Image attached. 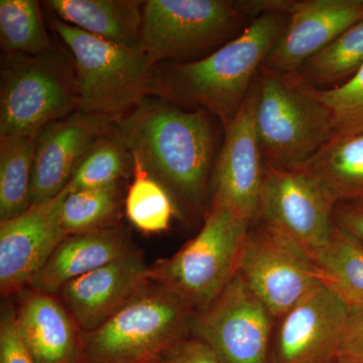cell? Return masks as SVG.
I'll return each mask as SVG.
<instances>
[{"label":"cell","mask_w":363,"mask_h":363,"mask_svg":"<svg viewBox=\"0 0 363 363\" xmlns=\"http://www.w3.org/2000/svg\"><path fill=\"white\" fill-rule=\"evenodd\" d=\"M130 157L168 191L177 207L200 211L214 154L207 111H184L166 100L145 99L114 124Z\"/></svg>","instance_id":"obj_1"},{"label":"cell","mask_w":363,"mask_h":363,"mask_svg":"<svg viewBox=\"0 0 363 363\" xmlns=\"http://www.w3.org/2000/svg\"><path fill=\"white\" fill-rule=\"evenodd\" d=\"M288 21L281 13L253 18L240 35L205 58L159 73L157 94L172 104L200 107L226 126L240 112Z\"/></svg>","instance_id":"obj_2"},{"label":"cell","mask_w":363,"mask_h":363,"mask_svg":"<svg viewBox=\"0 0 363 363\" xmlns=\"http://www.w3.org/2000/svg\"><path fill=\"white\" fill-rule=\"evenodd\" d=\"M195 310L149 281L96 330L82 333L79 363H157L191 334Z\"/></svg>","instance_id":"obj_3"},{"label":"cell","mask_w":363,"mask_h":363,"mask_svg":"<svg viewBox=\"0 0 363 363\" xmlns=\"http://www.w3.org/2000/svg\"><path fill=\"white\" fill-rule=\"evenodd\" d=\"M51 23L73 56L78 111L121 117L157 94V64L143 48L99 39L57 16Z\"/></svg>","instance_id":"obj_4"},{"label":"cell","mask_w":363,"mask_h":363,"mask_svg":"<svg viewBox=\"0 0 363 363\" xmlns=\"http://www.w3.org/2000/svg\"><path fill=\"white\" fill-rule=\"evenodd\" d=\"M255 128L266 164L284 169L303 166L333 138L330 112L297 74L262 67Z\"/></svg>","instance_id":"obj_5"},{"label":"cell","mask_w":363,"mask_h":363,"mask_svg":"<svg viewBox=\"0 0 363 363\" xmlns=\"http://www.w3.org/2000/svg\"><path fill=\"white\" fill-rule=\"evenodd\" d=\"M252 223L228 208L211 204L199 233L175 255L150 266L149 281L199 311L238 274L241 247Z\"/></svg>","instance_id":"obj_6"},{"label":"cell","mask_w":363,"mask_h":363,"mask_svg":"<svg viewBox=\"0 0 363 363\" xmlns=\"http://www.w3.org/2000/svg\"><path fill=\"white\" fill-rule=\"evenodd\" d=\"M75 75L45 54H11L0 74V138H37L48 124L77 111Z\"/></svg>","instance_id":"obj_7"},{"label":"cell","mask_w":363,"mask_h":363,"mask_svg":"<svg viewBox=\"0 0 363 363\" xmlns=\"http://www.w3.org/2000/svg\"><path fill=\"white\" fill-rule=\"evenodd\" d=\"M238 274L274 318L284 316L323 285L310 255L262 221L257 227L250 224L241 247Z\"/></svg>","instance_id":"obj_8"},{"label":"cell","mask_w":363,"mask_h":363,"mask_svg":"<svg viewBox=\"0 0 363 363\" xmlns=\"http://www.w3.org/2000/svg\"><path fill=\"white\" fill-rule=\"evenodd\" d=\"M247 16L227 0L143 2L142 48L157 63L181 59L225 40Z\"/></svg>","instance_id":"obj_9"},{"label":"cell","mask_w":363,"mask_h":363,"mask_svg":"<svg viewBox=\"0 0 363 363\" xmlns=\"http://www.w3.org/2000/svg\"><path fill=\"white\" fill-rule=\"evenodd\" d=\"M272 313L236 274L206 307L195 313L191 334L225 363H269Z\"/></svg>","instance_id":"obj_10"},{"label":"cell","mask_w":363,"mask_h":363,"mask_svg":"<svg viewBox=\"0 0 363 363\" xmlns=\"http://www.w3.org/2000/svg\"><path fill=\"white\" fill-rule=\"evenodd\" d=\"M335 205L303 169L266 164L257 219L290 238L311 259L330 241Z\"/></svg>","instance_id":"obj_11"},{"label":"cell","mask_w":363,"mask_h":363,"mask_svg":"<svg viewBox=\"0 0 363 363\" xmlns=\"http://www.w3.org/2000/svg\"><path fill=\"white\" fill-rule=\"evenodd\" d=\"M257 94V77L238 116L224 126L225 138L212 177L211 204L228 208L250 222L259 213L266 174L255 128Z\"/></svg>","instance_id":"obj_12"},{"label":"cell","mask_w":363,"mask_h":363,"mask_svg":"<svg viewBox=\"0 0 363 363\" xmlns=\"http://www.w3.org/2000/svg\"><path fill=\"white\" fill-rule=\"evenodd\" d=\"M68 189L0 222V290L4 297L26 290L66 238L61 207Z\"/></svg>","instance_id":"obj_13"},{"label":"cell","mask_w":363,"mask_h":363,"mask_svg":"<svg viewBox=\"0 0 363 363\" xmlns=\"http://www.w3.org/2000/svg\"><path fill=\"white\" fill-rule=\"evenodd\" d=\"M350 306L321 285L281 317L269 363H337Z\"/></svg>","instance_id":"obj_14"},{"label":"cell","mask_w":363,"mask_h":363,"mask_svg":"<svg viewBox=\"0 0 363 363\" xmlns=\"http://www.w3.org/2000/svg\"><path fill=\"white\" fill-rule=\"evenodd\" d=\"M119 118L77 109L45 126L35 138L32 204L60 194L90 147Z\"/></svg>","instance_id":"obj_15"},{"label":"cell","mask_w":363,"mask_h":363,"mask_svg":"<svg viewBox=\"0 0 363 363\" xmlns=\"http://www.w3.org/2000/svg\"><path fill=\"white\" fill-rule=\"evenodd\" d=\"M363 18V0H297L285 30L262 67L296 74L351 26Z\"/></svg>","instance_id":"obj_16"},{"label":"cell","mask_w":363,"mask_h":363,"mask_svg":"<svg viewBox=\"0 0 363 363\" xmlns=\"http://www.w3.org/2000/svg\"><path fill=\"white\" fill-rule=\"evenodd\" d=\"M149 267L135 250L69 281L58 293L82 333L96 330L149 283Z\"/></svg>","instance_id":"obj_17"},{"label":"cell","mask_w":363,"mask_h":363,"mask_svg":"<svg viewBox=\"0 0 363 363\" xmlns=\"http://www.w3.org/2000/svg\"><path fill=\"white\" fill-rule=\"evenodd\" d=\"M21 337L38 363H79L82 332L61 301L26 289L16 309Z\"/></svg>","instance_id":"obj_18"},{"label":"cell","mask_w":363,"mask_h":363,"mask_svg":"<svg viewBox=\"0 0 363 363\" xmlns=\"http://www.w3.org/2000/svg\"><path fill=\"white\" fill-rule=\"evenodd\" d=\"M123 228L105 226L67 235L28 289L55 295L69 281L80 278L135 250Z\"/></svg>","instance_id":"obj_19"},{"label":"cell","mask_w":363,"mask_h":363,"mask_svg":"<svg viewBox=\"0 0 363 363\" xmlns=\"http://www.w3.org/2000/svg\"><path fill=\"white\" fill-rule=\"evenodd\" d=\"M55 16L99 39L142 48L143 2L135 0H50Z\"/></svg>","instance_id":"obj_20"},{"label":"cell","mask_w":363,"mask_h":363,"mask_svg":"<svg viewBox=\"0 0 363 363\" xmlns=\"http://www.w3.org/2000/svg\"><path fill=\"white\" fill-rule=\"evenodd\" d=\"M309 174L335 204L363 199V130L334 135L298 168Z\"/></svg>","instance_id":"obj_21"},{"label":"cell","mask_w":363,"mask_h":363,"mask_svg":"<svg viewBox=\"0 0 363 363\" xmlns=\"http://www.w3.org/2000/svg\"><path fill=\"white\" fill-rule=\"evenodd\" d=\"M312 260L324 285L346 304L363 303V245L354 236L334 224L328 245Z\"/></svg>","instance_id":"obj_22"},{"label":"cell","mask_w":363,"mask_h":363,"mask_svg":"<svg viewBox=\"0 0 363 363\" xmlns=\"http://www.w3.org/2000/svg\"><path fill=\"white\" fill-rule=\"evenodd\" d=\"M35 138H0V222L25 212L32 205Z\"/></svg>","instance_id":"obj_23"},{"label":"cell","mask_w":363,"mask_h":363,"mask_svg":"<svg viewBox=\"0 0 363 363\" xmlns=\"http://www.w3.org/2000/svg\"><path fill=\"white\" fill-rule=\"evenodd\" d=\"M363 67V18L308 60L297 72L317 89L338 87Z\"/></svg>","instance_id":"obj_24"},{"label":"cell","mask_w":363,"mask_h":363,"mask_svg":"<svg viewBox=\"0 0 363 363\" xmlns=\"http://www.w3.org/2000/svg\"><path fill=\"white\" fill-rule=\"evenodd\" d=\"M131 159L135 179L126 196L128 219L143 233L168 230L178 207L168 191L145 171L140 160L135 157Z\"/></svg>","instance_id":"obj_25"},{"label":"cell","mask_w":363,"mask_h":363,"mask_svg":"<svg viewBox=\"0 0 363 363\" xmlns=\"http://www.w3.org/2000/svg\"><path fill=\"white\" fill-rule=\"evenodd\" d=\"M0 43L7 54L39 56L50 49L39 2L33 0L0 1Z\"/></svg>","instance_id":"obj_26"},{"label":"cell","mask_w":363,"mask_h":363,"mask_svg":"<svg viewBox=\"0 0 363 363\" xmlns=\"http://www.w3.org/2000/svg\"><path fill=\"white\" fill-rule=\"evenodd\" d=\"M118 186L69 192L61 207V223L67 235L88 233L105 227L116 214Z\"/></svg>","instance_id":"obj_27"},{"label":"cell","mask_w":363,"mask_h":363,"mask_svg":"<svg viewBox=\"0 0 363 363\" xmlns=\"http://www.w3.org/2000/svg\"><path fill=\"white\" fill-rule=\"evenodd\" d=\"M128 155L130 154L116 133L111 135L106 133L88 150L67 189L69 192H74L116 185L123 175Z\"/></svg>","instance_id":"obj_28"},{"label":"cell","mask_w":363,"mask_h":363,"mask_svg":"<svg viewBox=\"0 0 363 363\" xmlns=\"http://www.w3.org/2000/svg\"><path fill=\"white\" fill-rule=\"evenodd\" d=\"M313 91L330 112L334 135H351L363 130V67L350 80L338 87H313Z\"/></svg>","instance_id":"obj_29"},{"label":"cell","mask_w":363,"mask_h":363,"mask_svg":"<svg viewBox=\"0 0 363 363\" xmlns=\"http://www.w3.org/2000/svg\"><path fill=\"white\" fill-rule=\"evenodd\" d=\"M0 363H38L21 337L16 309L6 308L0 322Z\"/></svg>","instance_id":"obj_30"},{"label":"cell","mask_w":363,"mask_h":363,"mask_svg":"<svg viewBox=\"0 0 363 363\" xmlns=\"http://www.w3.org/2000/svg\"><path fill=\"white\" fill-rule=\"evenodd\" d=\"M363 363V303L348 308L338 362Z\"/></svg>","instance_id":"obj_31"},{"label":"cell","mask_w":363,"mask_h":363,"mask_svg":"<svg viewBox=\"0 0 363 363\" xmlns=\"http://www.w3.org/2000/svg\"><path fill=\"white\" fill-rule=\"evenodd\" d=\"M167 363H225L206 342L196 336H187L164 355Z\"/></svg>","instance_id":"obj_32"},{"label":"cell","mask_w":363,"mask_h":363,"mask_svg":"<svg viewBox=\"0 0 363 363\" xmlns=\"http://www.w3.org/2000/svg\"><path fill=\"white\" fill-rule=\"evenodd\" d=\"M334 222L363 243V199L337 203Z\"/></svg>","instance_id":"obj_33"},{"label":"cell","mask_w":363,"mask_h":363,"mask_svg":"<svg viewBox=\"0 0 363 363\" xmlns=\"http://www.w3.org/2000/svg\"><path fill=\"white\" fill-rule=\"evenodd\" d=\"M297 0H240L234 1L236 9L247 18H253L266 13L291 16Z\"/></svg>","instance_id":"obj_34"},{"label":"cell","mask_w":363,"mask_h":363,"mask_svg":"<svg viewBox=\"0 0 363 363\" xmlns=\"http://www.w3.org/2000/svg\"><path fill=\"white\" fill-rule=\"evenodd\" d=\"M157 363H167V362H164V359H161V360H160V362H157Z\"/></svg>","instance_id":"obj_35"},{"label":"cell","mask_w":363,"mask_h":363,"mask_svg":"<svg viewBox=\"0 0 363 363\" xmlns=\"http://www.w3.org/2000/svg\"><path fill=\"white\" fill-rule=\"evenodd\" d=\"M337 363H347V362H340V360H339V362H337Z\"/></svg>","instance_id":"obj_36"}]
</instances>
